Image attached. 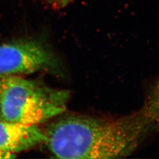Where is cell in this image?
Returning a JSON list of instances; mask_svg holds the SVG:
<instances>
[{
    "label": "cell",
    "mask_w": 159,
    "mask_h": 159,
    "mask_svg": "<svg viewBox=\"0 0 159 159\" xmlns=\"http://www.w3.org/2000/svg\"><path fill=\"white\" fill-rule=\"evenodd\" d=\"M148 129L139 112L117 119L70 115L51 123L45 143L59 159L119 158L136 148Z\"/></svg>",
    "instance_id": "1"
},
{
    "label": "cell",
    "mask_w": 159,
    "mask_h": 159,
    "mask_svg": "<svg viewBox=\"0 0 159 159\" xmlns=\"http://www.w3.org/2000/svg\"><path fill=\"white\" fill-rule=\"evenodd\" d=\"M70 93L18 75L0 77V119L39 125L63 113Z\"/></svg>",
    "instance_id": "2"
},
{
    "label": "cell",
    "mask_w": 159,
    "mask_h": 159,
    "mask_svg": "<svg viewBox=\"0 0 159 159\" xmlns=\"http://www.w3.org/2000/svg\"><path fill=\"white\" fill-rule=\"evenodd\" d=\"M54 53L42 43L23 39L0 44V77L57 68Z\"/></svg>",
    "instance_id": "3"
},
{
    "label": "cell",
    "mask_w": 159,
    "mask_h": 159,
    "mask_svg": "<svg viewBox=\"0 0 159 159\" xmlns=\"http://www.w3.org/2000/svg\"><path fill=\"white\" fill-rule=\"evenodd\" d=\"M46 140L45 131L39 125L0 119V150L16 154L35 148Z\"/></svg>",
    "instance_id": "4"
},
{
    "label": "cell",
    "mask_w": 159,
    "mask_h": 159,
    "mask_svg": "<svg viewBox=\"0 0 159 159\" xmlns=\"http://www.w3.org/2000/svg\"><path fill=\"white\" fill-rule=\"evenodd\" d=\"M140 113L148 123L149 128L159 130V77Z\"/></svg>",
    "instance_id": "5"
},
{
    "label": "cell",
    "mask_w": 159,
    "mask_h": 159,
    "mask_svg": "<svg viewBox=\"0 0 159 159\" xmlns=\"http://www.w3.org/2000/svg\"><path fill=\"white\" fill-rule=\"evenodd\" d=\"M16 154L0 150V159H11L16 157Z\"/></svg>",
    "instance_id": "6"
},
{
    "label": "cell",
    "mask_w": 159,
    "mask_h": 159,
    "mask_svg": "<svg viewBox=\"0 0 159 159\" xmlns=\"http://www.w3.org/2000/svg\"><path fill=\"white\" fill-rule=\"evenodd\" d=\"M72 0H60V4L63 6H65L66 4H68L70 2H71Z\"/></svg>",
    "instance_id": "7"
},
{
    "label": "cell",
    "mask_w": 159,
    "mask_h": 159,
    "mask_svg": "<svg viewBox=\"0 0 159 159\" xmlns=\"http://www.w3.org/2000/svg\"><path fill=\"white\" fill-rule=\"evenodd\" d=\"M42 1H46L47 2H49V3H54L55 2V0H42Z\"/></svg>",
    "instance_id": "8"
}]
</instances>
